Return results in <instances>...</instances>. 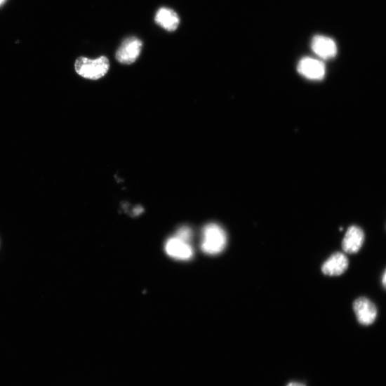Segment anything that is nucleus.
Segmentation results:
<instances>
[{
  "instance_id": "f257e3e1",
  "label": "nucleus",
  "mask_w": 386,
  "mask_h": 386,
  "mask_svg": "<svg viewBox=\"0 0 386 386\" xmlns=\"http://www.w3.org/2000/svg\"><path fill=\"white\" fill-rule=\"evenodd\" d=\"M109 68V60L105 56H101L95 60L85 57L77 58L74 63V69L77 74L89 80H99L104 76Z\"/></svg>"
},
{
  "instance_id": "f03ea898",
  "label": "nucleus",
  "mask_w": 386,
  "mask_h": 386,
  "mask_svg": "<svg viewBox=\"0 0 386 386\" xmlns=\"http://www.w3.org/2000/svg\"><path fill=\"white\" fill-rule=\"evenodd\" d=\"M227 236L225 230L218 224L210 223L203 230L202 251L208 255L220 253L226 247Z\"/></svg>"
},
{
  "instance_id": "7ed1b4c3",
  "label": "nucleus",
  "mask_w": 386,
  "mask_h": 386,
  "mask_svg": "<svg viewBox=\"0 0 386 386\" xmlns=\"http://www.w3.org/2000/svg\"><path fill=\"white\" fill-rule=\"evenodd\" d=\"M142 48V42L136 36H130L122 43L115 58L125 65L134 63L139 58Z\"/></svg>"
},
{
  "instance_id": "20e7f679",
  "label": "nucleus",
  "mask_w": 386,
  "mask_h": 386,
  "mask_svg": "<svg viewBox=\"0 0 386 386\" xmlns=\"http://www.w3.org/2000/svg\"><path fill=\"white\" fill-rule=\"evenodd\" d=\"M298 71L307 79L321 81L324 79L326 75V66L323 62L319 60L305 58L299 62Z\"/></svg>"
},
{
  "instance_id": "39448f33",
  "label": "nucleus",
  "mask_w": 386,
  "mask_h": 386,
  "mask_svg": "<svg viewBox=\"0 0 386 386\" xmlns=\"http://www.w3.org/2000/svg\"><path fill=\"white\" fill-rule=\"evenodd\" d=\"M354 310L359 322L364 326H370L377 318L375 305L366 298H359L354 303Z\"/></svg>"
},
{
  "instance_id": "423d86ee",
  "label": "nucleus",
  "mask_w": 386,
  "mask_h": 386,
  "mask_svg": "<svg viewBox=\"0 0 386 386\" xmlns=\"http://www.w3.org/2000/svg\"><path fill=\"white\" fill-rule=\"evenodd\" d=\"M312 48L316 55L324 60L335 57L338 53L335 41L331 38L322 35H317L313 38Z\"/></svg>"
},
{
  "instance_id": "0eeeda50",
  "label": "nucleus",
  "mask_w": 386,
  "mask_h": 386,
  "mask_svg": "<svg viewBox=\"0 0 386 386\" xmlns=\"http://www.w3.org/2000/svg\"><path fill=\"white\" fill-rule=\"evenodd\" d=\"M166 253L173 258L180 260H188L193 256V249L187 243L176 237L170 239L166 245Z\"/></svg>"
},
{
  "instance_id": "6e6552de",
  "label": "nucleus",
  "mask_w": 386,
  "mask_h": 386,
  "mask_svg": "<svg viewBox=\"0 0 386 386\" xmlns=\"http://www.w3.org/2000/svg\"><path fill=\"white\" fill-rule=\"evenodd\" d=\"M365 239L364 231L358 226H352L347 230L342 241V249L349 253H356L361 248Z\"/></svg>"
},
{
  "instance_id": "1a4fd4ad",
  "label": "nucleus",
  "mask_w": 386,
  "mask_h": 386,
  "mask_svg": "<svg viewBox=\"0 0 386 386\" xmlns=\"http://www.w3.org/2000/svg\"><path fill=\"white\" fill-rule=\"evenodd\" d=\"M347 267L349 260L341 253L332 255L322 266V272L325 275L335 277L342 274Z\"/></svg>"
},
{
  "instance_id": "9d476101",
  "label": "nucleus",
  "mask_w": 386,
  "mask_h": 386,
  "mask_svg": "<svg viewBox=\"0 0 386 386\" xmlns=\"http://www.w3.org/2000/svg\"><path fill=\"white\" fill-rule=\"evenodd\" d=\"M154 21L168 32L175 31L180 25V18L177 13L168 8H161L157 13Z\"/></svg>"
},
{
  "instance_id": "9b49d317",
  "label": "nucleus",
  "mask_w": 386,
  "mask_h": 386,
  "mask_svg": "<svg viewBox=\"0 0 386 386\" xmlns=\"http://www.w3.org/2000/svg\"><path fill=\"white\" fill-rule=\"evenodd\" d=\"M175 237L189 244L192 238V231L189 227L183 226L177 231Z\"/></svg>"
},
{
  "instance_id": "f8f14e48",
  "label": "nucleus",
  "mask_w": 386,
  "mask_h": 386,
  "mask_svg": "<svg viewBox=\"0 0 386 386\" xmlns=\"http://www.w3.org/2000/svg\"><path fill=\"white\" fill-rule=\"evenodd\" d=\"M382 284L383 287L386 289V269L385 270V272L382 277Z\"/></svg>"
},
{
  "instance_id": "ddd939ff",
  "label": "nucleus",
  "mask_w": 386,
  "mask_h": 386,
  "mask_svg": "<svg viewBox=\"0 0 386 386\" xmlns=\"http://www.w3.org/2000/svg\"><path fill=\"white\" fill-rule=\"evenodd\" d=\"M287 386H305V385L299 382H291Z\"/></svg>"
},
{
  "instance_id": "4468645a",
  "label": "nucleus",
  "mask_w": 386,
  "mask_h": 386,
  "mask_svg": "<svg viewBox=\"0 0 386 386\" xmlns=\"http://www.w3.org/2000/svg\"><path fill=\"white\" fill-rule=\"evenodd\" d=\"M4 1H5V0H0V6H1L4 4Z\"/></svg>"
}]
</instances>
